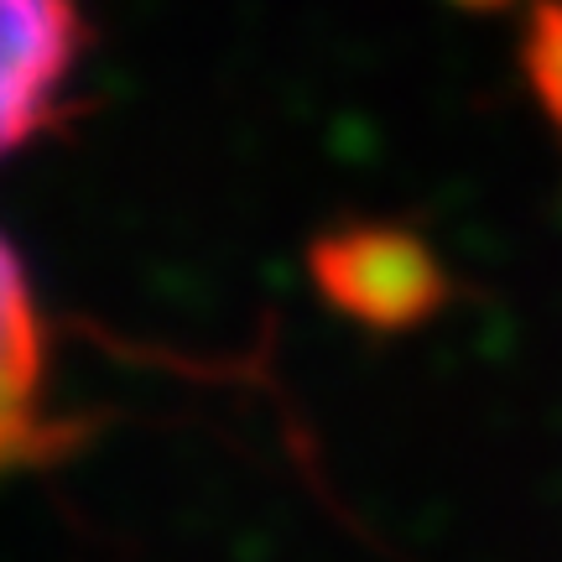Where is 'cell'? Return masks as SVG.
I'll use <instances>...</instances> for the list:
<instances>
[{"label":"cell","mask_w":562,"mask_h":562,"mask_svg":"<svg viewBox=\"0 0 562 562\" xmlns=\"http://www.w3.org/2000/svg\"><path fill=\"white\" fill-rule=\"evenodd\" d=\"M79 53L83 16L74 0H0V161L58 125Z\"/></svg>","instance_id":"obj_2"},{"label":"cell","mask_w":562,"mask_h":562,"mask_svg":"<svg viewBox=\"0 0 562 562\" xmlns=\"http://www.w3.org/2000/svg\"><path fill=\"white\" fill-rule=\"evenodd\" d=\"M521 68L526 83L542 104V115L558 125L562 136V0H537L531 21H526V42H521Z\"/></svg>","instance_id":"obj_4"},{"label":"cell","mask_w":562,"mask_h":562,"mask_svg":"<svg viewBox=\"0 0 562 562\" xmlns=\"http://www.w3.org/2000/svg\"><path fill=\"white\" fill-rule=\"evenodd\" d=\"M463 5H501V0H463Z\"/></svg>","instance_id":"obj_5"},{"label":"cell","mask_w":562,"mask_h":562,"mask_svg":"<svg viewBox=\"0 0 562 562\" xmlns=\"http://www.w3.org/2000/svg\"><path fill=\"white\" fill-rule=\"evenodd\" d=\"M313 277L328 292V302H339L349 318L370 328H406L427 318L442 297L438 256L417 235L385 229V224H360V229L349 224L318 240Z\"/></svg>","instance_id":"obj_1"},{"label":"cell","mask_w":562,"mask_h":562,"mask_svg":"<svg viewBox=\"0 0 562 562\" xmlns=\"http://www.w3.org/2000/svg\"><path fill=\"white\" fill-rule=\"evenodd\" d=\"M63 432L42 412V323L26 271L0 240V474L58 448Z\"/></svg>","instance_id":"obj_3"}]
</instances>
